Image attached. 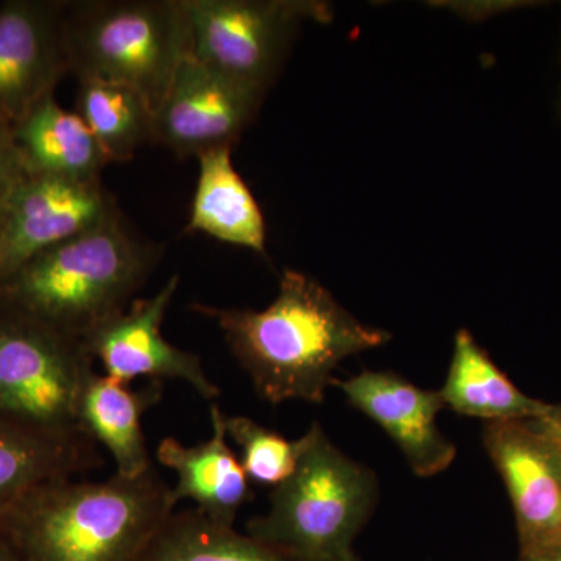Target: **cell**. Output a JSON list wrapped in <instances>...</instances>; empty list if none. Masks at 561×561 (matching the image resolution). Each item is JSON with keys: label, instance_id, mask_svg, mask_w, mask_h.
<instances>
[{"label": "cell", "instance_id": "obj_1", "mask_svg": "<svg viewBox=\"0 0 561 561\" xmlns=\"http://www.w3.org/2000/svg\"><path fill=\"white\" fill-rule=\"evenodd\" d=\"M191 309L216 321L256 393L273 405L321 404L343 360L390 341L389 332L362 323L319 280L291 268L262 311L203 302Z\"/></svg>", "mask_w": 561, "mask_h": 561}, {"label": "cell", "instance_id": "obj_2", "mask_svg": "<svg viewBox=\"0 0 561 561\" xmlns=\"http://www.w3.org/2000/svg\"><path fill=\"white\" fill-rule=\"evenodd\" d=\"M154 468L138 478L46 483L0 522L28 561H139L175 511Z\"/></svg>", "mask_w": 561, "mask_h": 561}, {"label": "cell", "instance_id": "obj_3", "mask_svg": "<svg viewBox=\"0 0 561 561\" xmlns=\"http://www.w3.org/2000/svg\"><path fill=\"white\" fill-rule=\"evenodd\" d=\"M160 260L117 209L22 265L0 284V306L83 341L135 301Z\"/></svg>", "mask_w": 561, "mask_h": 561}, {"label": "cell", "instance_id": "obj_4", "mask_svg": "<svg viewBox=\"0 0 561 561\" xmlns=\"http://www.w3.org/2000/svg\"><path fill=\"white\" fill-rule=\"evenodd\" d=\"M376 501L375 472L313 423L302 435L297 468L273 489L267 513L247 523V534L298 561H334L353 551Z\"/></svg>", "mask_w": 561, "mask_h": 561}, {"label": "cell", "instance_id": "obj_5", "mask_svg": "<svg viewBox=\"0 0 561 561\" xmlns=\"http://www.w3.org/2000/svg\"><path fill=\"white\" fill-rule=\"evenodd\" d=\"M62 36L68 70L77 80L125 84L154 111L191 54L190 21L181 0L66 3Z\"/></svg>", "mask_w": 561, "mask_h": 561}, {"label": "cell", "instance_id": "obj_6", "mask_svg": "<svg viewBox=\"0 0 561 561\" xmlns=\"http://www.w3.org/2000/svg\"><path fill=\"white\" fill-rule=\"evenodd\" d=\"M94 371L80 339L0 306V419L62 440L88 438L77 409Z\"/></svg>", "mask_w": 561, "mask_h": 561}, {"label": "cell", "instance_id": "obj_7", "mask_svg": "<svg viewBox=\"0 0 561 561\" xmlns=\"http://www.w3.org/2000/svg\"><path fill=\"white\" fill-rule=\"evenodd\" d=\"M191 54L251 91L267 94L302 22L330 20V5L312 0H181Z\"/></svg>", "mask_w": 561, "mask_h": 561}, {"label": "cell", "instance_id": "obj_8", "mask_svg": "<svg viewBox=\"0 0 561 561\" xmlns=\"http://www.w3.org/2000/svg\"><path fill=\"white\" fill-rule=\"evenodd\" d=\"M180 287V276L165 280L153 297L135 300L124 311L84 335L83 346L103 367V375L122 383L149 378L186 382L206 401L220 390L206 375L201 356L173 345L162 335V321Z\"/></svg>", "mask_w": 561, "mask_h": 561}, {"label": "cell", "instance_id": "obj_9", "mask_svg": "<svg viewBox=\"0 0 561 561\" xmlns=\"http://www.w3.org/2000/svg\"><path fill=\"white\" fill-rule=\"evenodd\" d=\"M483 445L505 483L519 549L561 542V445L540 420L486 423Z\"/></svg>", "mask_w": 561, "mask_h": 561}, {"label": "cell", "instance_id": "obj_10", "mask_svg": "<svg viewBox=\"0 0 561 561\" xmlns=\"http://www.w3.org/2000/svg\"><path fill=\"white\" fill-rule=\"evenodd\" d=\"M264 95L187 55L154 111V144L181 158L232 147L260 113Z\"/></svg>", "mask_w": 561, "mask_h": 561}, {"label": "cell", "instance_id": "obj_11", "mask_svg": "<svg viewBox=\"0 0 561 561\" xmlns=\"http://www.w3.org/2000/svg\"><path fill=\"white\" fill-rule=\"evenodd\" d=\"M119 209L102 180L28 172L0 230V284L44 251Z\"/></svg>", "mask_w": 561, "mask_h": 561}, {"label": "cell", "instance_id": "obj_12", "mask_svg": "<svg viewBox=\"0 0 561 561\" xmlns=\"http://www.w3.org/2000/svg\"><path fill=\"white\" fill-rule=\"evenodd\" d=\"M66 3L9 0L0 5V122L13 127L68 70Z\"/></svg>", "mask_w": 561, "mask_h": 561}, {"label": "cell", "instance_id": "obj_13", "mask_svg": "<svg viewBox=\"0 0 561 561\" xmlns=\"http://www.w3.org/2000/svg\"><path fill=\"white\" fill-rule=\"evenodd\" d=\"M354 409L381 426L400 448L413 474L434 478L456 460V445L442 434L440 391L420 389L391 371H362L335 382Z\"/></svg>", "mask_w": 561, "mask_h": 561}, {"label": "cell", "instance_id": "obj_14", "mask_svg": "<svg viewBox=\"0 0 561 561\" xmlns=\"http://www.w3.org/2000/svg\"><path fill=\"white\" fill-rule=\"evenodd\" d=\"M213 437L194 446L175 437L158 445L157 459L179 476L172 497L175 504L192 501L210 522L234 526L242 505L251 500L249 476L243 471L225 431L224 412L210 404Z\"/></svg>", "mask_w": 561, "mask_h": 561}, {"label": "cell", "instance_id": "obj_15", "mask_svg": "<svg viewBox=\"0 0 561 561\" xmlns=\"http://www.w3.org/2000/svg\"><path fill=\"white\" fill-rule=\"evenodd\" d=\"M161 397V382L150 381L149 386L133 390L128 383L94 371L84 383L77 409L80 431L110 453L116 474L138 478L153 468L142 416Z\"/></svg>", "mask_w": 561, "mask_h": 561}, {"label": "cell", "instance_id": "obj_16", "mask_svg": "<svg viewBox=\"0 0 561 561\" xmlns=\"http://www.w3.org/2000/svg\"><path fill=\"white\" fill-rule=\"evenodd\" d=\"M28 172L72 180H101L110 164L101 144L77 113L49 94L11 127Z\"/></svg>", "mask_w": 561, "mask_h": 561}, {"label": "cell", "instance_id": "obj_17", "mask_svg": "<svg viewBox=\"0 0 561 561\" xmlns=\"http://www.w3.org/2000/svg\"><path fill=\"white\" fill-rule=\"evenodd\" d=\"M232 147L198 157L197 190L186 230L265 254V221L256 198L236 171Z\"/></svg>", "mask_w": 561, "mask_h": 561}, {"label": "cell", "instance_id": "obj_18", "mask_svg": "<svg viewBox=\"0 0 561 561\" xmlns=\"http://www.w3.org/2000/svg\"><path fill=\"white\" fill-rule=\"evenodd\" d=\"M440 394L446 408L486 423L538 420L551 408L519 390L467 330L457 331Z\"/></svg>", "mask_w": 561, "mask_h": 561}, {"label": "cell", "instance_id": "obj_19", "mask_svg": "<svg viewBox=\"0 0 561 561\" xmlns=\"http://www.w3.org/2000/svg\"><path fill=\"white\" fill-rule=\"evenodd\" d=\"M90 438L62 440L0 419V522L46 483L98 467Z\"/></svg>", "mask_w": 561, "mask_h": 561}, {"label": "cell", "instance_id": "obj_20", "mask_svg": "<svg viewBox=\"0 0 561 561\" xmlns=\"http://www.w3.org/2000/svg\"><path fill=\"white\" fill-rule=\"evenodd\" d=\"M76 113L101 144L111 162L130 161L154 144V110L138 91L95 79L79 80Z\"/></svg>", "mask_w": 561, "mask_h": 561}, {"label": "cell", "instance_id": "obj_21", "mask_svg": "<svg viewBox=\"0 0 561 561\" xmlns=\"http://www.w3.org/2000/svg\"><path fill=\"white\" fill-rule=\"evenodd\" d=\"M139 561H298L275 546L210 522L197 508L175 513Z\"/></svg>", "mask_w": 561, "mask_h": 561}, {"label": "cell", "instance_id": "obj_22", "mask_svg": "<svg viewBox=\"0 0 561 561\" xmlns=\"http://www.w3.org/2000/svg\"><path fill=\"white\" fill-rule=\"evenodd\" d=\"M224 423L228 438L241 448L239 460L251 482L276 489L290 478L300 460L302 437L287 440L249 416L224 413Z\"/></svg>", "mask_w": 561, "mask_h": 561}, {"label": "cell", "instance_id": "obj_23", "mask_svg": "<svg viewBox=\"0 0 561 561\" xmlns=\"http://www.w3.org/2000/svg\"><path fill=\"white\" fill-rule=\"evenodd\" d=\"M27 173L14 142L13 130L10 125L0 122V230L9 216L11 202Z\"/></svg>", "mask_w": 561, "mask_h": 561}, {"label": "cell", "instance_id": "obj_24", "mask_svg": "<svg viewBox=\"0 0 561 561\" xmlns=\"http://www.w3.org/2000/svg\"><path fill=\"white\" fill-rule=\"evenodd\" d=\"M445 9L454 11L459 16L467 20H486L496 14L507 13V11L530 9V7L540 5L538 2H524V0H494V2H448L440 3Z\"/></svg>", "mask_w": 561, "mask_h": 561}, {"label": "cell", "instance_id": "obj_25", "mask_svg": "<svg viewBox=\"0 0 561 561\" xmlns=\"http://www.w3.org/2000/svg\"><path fill=\"white\" fill-rule=\"evenodd\" d=\"M518 561H561V542L540 548L519 549Z\"/></svg>", "mask_w": 561, "mask_h": 561}, {"label": "cell", "instance_id": "obj_26", "mask_svg": "<svg viewBox=\"0 0 561 561\" xmlns=\"http://www.w3.org/2000/svg\"><path fill=\"white\" fill-rule=\"evenodd\" d=\"M538 420H540L549 431H552L553 434L561 435V404H551L548 413H546L542 419Z\"/></svg>", "mask_w": 561, "mask_h": 561}, {"label": "cell", "instance_id": "obj_27", "mask_svg": "<svg viewBox=\"0 0 561 561\" xmlns=\"http://www.w3.org/2000/svg\"><path fill=\"white\" fill-rule=\"evenodd\" d=\"M0 561H28L13 545L9 538L0 534Z\"/></svg>", "mask_w": 561, "mask_h": 561}, {"label": "cell", "instance_id": "obj_28", "mask_svg": "<svg viewBox=\"0 0 561 561\" xmlns=\"http://www.w3.org/2000/svg\"><path fill=\"white\" fill-rule=\"evenodd\" d=\"M556 108H557V116H559V119L561 122V44H560V83H559V94H557Z\"/></svg>", "mask_w": 561, "mask_h": 561}, {"label": "cell", "instance_id": "obj_29", "mask_svg": "<svg viewBox=\"0 0 561 561\" xmlns=\"http://www.w3.org/2000/svg\"><path fill=\"white\" fill-rule=\"evenodd\" d=\"M334 561H360L359 557L354 553V551H351L348 553H345V556L341 557V559L334 560Z\"/></svg>", "mask_w": 561, "mask_h": 561}, {"label": "cell", "instance_id": "obj_30", "mask_svg": "<svg viewBox=\"0 0 561 561\" xmlns=\"http://www.w3.org/2000/svg\"><path fill=\"white\" fill-rule=\"evenodd\" d=\"M552 434H553V432H552ZM553 435H556V437L559 438V442H560V445H561V435H557V434H553Z\"/></svg>", "mask_w": 561, "mask_h": 561}]
</instances>
